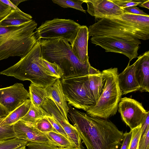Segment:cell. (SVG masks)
<instances>
[{
    "label": "cell",
    "mask_w": 149,
    "mask_h": 149,
    "mask_svg": "<svg viewBox=\"0 0 149 149\" xmlns=\"http://www.w3.org/2000/svg\"><path fill=\"white\" fill-rule=\"evenodd\" d=\"M69 117L87 149H119L124 133L111 122L69 108Z\"/></svg>",
    "instance_id": "6da1fadb"
},
{
    "label": "cell",
    "mask_w": 149,
    "mask_h": 149,
    "mask_svg": "<svg viewBox=\"0 0 149 149\" xmlns=\"http://www.w3.org/2000/svg\"><path fill=\"white\" fill-rule=\"evenodd\" d=\"M88 29L89 36H112L139 45L141 44L139 40L149 39V15L124 13L100 19Z\"/></svg>",
    "instance_id": "7a4b0ae2"
},
{
    "label": "cell",
    "mask_w": 149,
    "mask_h": 149,
    "mask_svg": "<svg viewBox=\"0 0 149 149\" xmlns=\"http://www.w3.org/2000/svg\"><path fill=\"white\" fill-rule=\"evenodd\" d=\"M33 20L17 26H0V61L11 56H24L38 41Z\"/></svg>",
    "instance_id": "3957f363"
},
{
    "label": "cell",
    "mask_w": 149,
    "mask_h": 149,
    "mask_svg": "<svg viewBox=\"0 0 149 149\" xmlns=\"http://www.w3.org/2000/svg\"><path fill=\"white\" fill-rule=\"evenodd\" d=\"M38 40L43 59L57 64L64 72L62 78L88 75L90 63H81L68 42L62 38Z\"/></svg>",
    "instance_id": "277c9868"
},
{
    "label": "cell",
    "mask_w": 149,
    "mask_h": 149,
    "mask_svg": "<svg viewBox=\"0 0 149 149\" xmlns=\"http://www.w3.org/2000/svg\"><path fill=\"white\" fill-rule=\"evenodd\" d=\"M22 81L28 80L40 87L46 88L57 79L48 75L43 65L40 45L38 40L33 48L16 64L0 72Z\"/></svg>",
    "instance_id": "5b68a950"
},
{
    "label": "cell",
    "mask_w": 149,
    "mask_h": 149,
    "mask_svg": "<svg viewBox=\"0 0 149 149\" xmlns=\"http://www.w3.org/2000/svg\"><path fill=\"white\" fill-rule=\"evenodd\" d=\"M101 72L104 79L102 93L97 101L86 111L91 116L107 120L116 113L122 94L118 68H111Z\"/></svg>",
    "instance_id": "8992f818"
},
{
    "label": "cell",
    "mask_w": 149,
    "mask_h": 149,
    "mask_svg": "<svg viewBox=\"0 0 149 149\" xmlns=\"http://www.w3.org/2000/svg\"><path fill=\"white\" fill-rule=\"evenodd\" d=\"M65 99L74 108L86 111L95 103L89 88L88 75L62 78Z\"/></svg>",
    "instance_id": "52a82bcc"
},
{
    "label": "cell",
    "mask_w": 149,
    "mask_h": 149,
    "mask_svg": "<svg viewBox=\"0 0 149 149\" xmlns=\"http://www.w3.org/2000/svg\"><path fill=\"white\" fill-rule=\"evenodd\" d=\"M81 26L71 19L54 18L42 23L35 32L38 40L62 38L72 46Z\"/></svg>",
    "instance_id": "ba28073f"
},
{
    "label": "cell",
    "mask_w": 149,
    "mask_h": 149,
    "mask_svg": "<svg viewBox=\"0 0 149 149\" xmlns=\"http://www.w3.org/2000/svg\"><path fill=\"white\" fill-rule=\"evenodd\" d=\"M118 109L122 120L130 130L143 124L149 114L141 103L130 97L121 98Z\"/></svg>",
    "instance_id": "9c48e42d"
},
{
    "label": "cell",
    "mask_w": 149,
    "mask_h": 149,
    "mask_svg": "<svg viewBox=\"0 0 149 149\" xmlns=\"http://www.w3.org/2000/svg\"><path fill=\"white\" fill-rule=\"evenodd\" d=\"M92 43L104 49L106 52H111L123 54L128 57L130 62L137 57L139 45L123 39L108 36L92 37Z\"/></svg>",
    "instance_id": "30bf717a"
},
{
    "label": "cell",
    "mask_w": 149,
    "mask_h": 149,
    "mask_svg": "<svg viewBox=\"0 0 149 149\" xmlns=\"http://www.w3.org/2000/svg\"><path fill=\"white\" fill-rule=\"evenodd\" d=\"M28 99L29 93L22 83L0 88V104L9 113Z\"/></svg>",
    "instance_id": "8fae6325"
},
{
    "label": "cell",
    "mask_w": 149,
    "mask_h": 149,
    "mask_svg": "<svg viewBox=\"0 0 149 149\" xmlns=\"http://www.w3.org/2000/svg\"><path fill=\"white\" fill-rule=\"evenodd\" d=\"M41 107L61 126L74 147L83 148L77 130L64 117L52 101L46 98Z\"/></svg>",
    "instance_id": "7c38bea8"
},
{
    "label": "cell",
    "mask_w": 149,
    "mask_h": 149,
    "mask_svg": "<svg viewBox=\"0 0 149 149\" xmlns=\"http://www.w3.org/2000/svg\"><path fill=\"white\" fill-rule=\"evenodd\" d=\"M87 6V12L95 19L113 17L125 13L123 9L111 0H84Z\"/></svg>",
    "instance_id": "4fadbf2b"
},
{
    "label": "cell",
    "mask_w": 149,
    "mask_h": 149,
    "mask_svg": "<svg viewBox=\"0 0 149 149\" xmlns=\"http://www.w3.org/2000/svg\"><path fill=\"white\" fill-rule=\"evenodd\" d=\"M13 128L16 137L18 139L29 142L52 144L56 146L46 133L41 132L34 127L27 125L21 120L13 124Z\"/></svg>",
    "instance_id": "5bb4252c"
},
{
    "label": "cell",
    "mask_w": 149,
    "mask_h": 149,
    "mask_svg": "<svg viewBox=\"0 0 149 149\" xmlns=\"http://www.w3.org/2000/svg\"><path fill=\"white\" fill-rule=\"evenodd\" d=\"M134 62V73L141 92H149V51L139 56Z\"/></svg>",
    "instance_id": "9a60e30c"
},
{
    "label": "cell",
    "mask_w": 149,
    "mask_h": 149,
    "mask_svg": "<svg viewBox=\"0 0 149 149\" xmlns=\"http://www.w3.org/2000/svg\"><path fill=\"white\" fill-rule=\"evenodd\" d=\"M89 37L88 28L86 26L81 25L71 46L74 54L83 64L90 63L88 52Z\"/></svg>",
    "instance_id": "2e32d148"
},
{
    "label": "cell",
    "mask_w": 149,
    "mask_h": 149,
    "mask_svg": "<svg viewBox=\"0 0 149 149\" xmlns=\"http://www.w3.org/2000/svg\"><path fill=\"white\" fill-rule=\"evenodd\" d=\"M47 98L52 101L64 117L68 121V116L69 108L64 97L63 87L60 79H57L51 85L45 88Z\"/></svg>",
    "instance_id": "e0dca14e"
},
{
    "label": "cell",
    "mask_w": 149,
    "mask_h": 149,
    "mask_svg": "<svg viewBox=\"0 0 149 149\" xmlns=\"http://www.w3.org/2000/svg\"><path fill=\"white\" fill-rule=\"evenodd\" d=\"M129 61L126 67L118 74V80L122 95L139 91V86L134 73V64L130 65Z\"/></svg>",
    "instance_id": "ac0fdd59"
},
{
    "label": "cell",
    "mask_w": 149,
    "mask_h": 149,
    "mask_svg": "<svg viewBox=\"0 0 149 149\" xmlns=\"http://www.w3.org/2000/svg\"><path fill=\"white\" fill-rule=\"evenodd\" d=\"M88 82L90 92L96 103L103 87L104 79L102 72L91 66L88 70Z\"/></svg>",
    "instance_id": "d6986e66"
},
{
    "label": "cell",
    "mask_w": 149,
    "mask_h": 149,
    "mask_svg": "<svg viewBox=\"0 0 149 149\" xmlns=\"http://www.w3.org/2000/svg\"><path fill=\"white\" fill-rule=\"evenodd\" d=\"M32 18L29 14L13 9L5 17L0 20V26H19L31 21Z\"/></svg>",
    "instance_id": "ffe728a7"
},
{
    "label": "cell",
    "mask_w": 149,
    "mask_h": 149,
    "mask_svg": "<svg viewBox=\"0 0 149 149\" xmlns=\"http://www.w3.org/2000/svg\"><path fill=\"white\" fill-rule=\"evenodd\" d=\"M31 104L30 99L26 101L21 105L10 113L2 120L1 123V126L13 125L20 120L27 113Z\"/></svg>",
    "instance_id": "44dd1931"
},
{
    "label": "cell",
    "mask_w": 149,
    "mask_h": 149,
    "mask_svg": "<svg viewBox=\"0 0 149 149\" xmlns=\"http://www.w3.org/2000/svg\"><path fill=\"white\" fill-rule=\"evenodd\" d=\"M49 115L41 107H36L31 103L29 110L20 120L29 126L35 127V123L37 120Z\"/></svg>",
    "instance_id": "7402d4cb"
},
{
    "label": "cell",
    "mask_w": 149,
    "mask_h": 149,
    "mask_svg": "<svg viewBox=\"0 0 149 149\" xmlns=\"http://www.w3.org/2000/svg\"><path fill=\"white\" fill-rule=\"evenodd\" d=\"M29 87L30 99L31 103L36 107H41L47 97L45 88L38 86L32 83Z\"/></svg>",
    "instance_id": "603a6c76"
},
{
    "label": "cell",
    "mask_w": 149,
    "mask_h": 149,
    "mask_svg": "<svg viewBox=\"0 0 149 149\" xmlns=\"http://www.w3.org/2000/svg\"><path fill=\"white\" fill-rule=\"evenodd\" d=\"M42 63L44 70L48 75L57 79H61L63 77L64 72L56 63L49 62L43 58Z\"/></svg>",
    "instance_id": "cb8c5ba5"
},
{
    "label": "cell",
    "mask_w": 149,
    "mask_h": 149,
    "mask_svg": "<svg viewBox=\"0 0 149 149\" xmlns=\"http://www.w3.org/2000/svg\"><path fill=\"white\" fill-rule=\"evenodd\" d=\"M56 143L57 146L60 147H74L73 144L63 135L58 132L51 131L46 133Z\"/></svg>",
    "instance_id": "d4e9b609"
},
{
    "label": "cell",
    "mask_w": 149,
    "mask_h": 149,
    "mask_svg": "<svg viewBox=\"0 0 149 149\" xmlns=\"http://www.w3.org/2000/svg\"><path fill=\"white\" fill-rule=\"evenodd\" d=\"M52 1L63 8H72L86 13V10L83 9L81 6L84 3V0H53Z\"/></svg>",
    "instance_id": "484cf974"
},
{
    "label": "cell",
    "mask_w": 149,
    "mask_h": 149,
    "mask_svg": "<svg viewBox=\"0 0 149 149\" xmlns=\"http://www.w3.org/2000/svg\"><path fill=\"white\" fill-rule=\"evenodd\" d=\"M29 141L17 138L0 142V149H15L26 146Z\"/></svg>",
    "instance_id": "4316f807"
},
{
    "label": "cell",
    "mask_w": 149,
    "mask_h": 149,
    "mask_svg": "<svg viewBox=\"0 0 149 149\" xmlns=\"http://www.w3.org/2000/svg\"><path fill=\"white\" fill-rule=\"evenodd\" d=\"M2 121H0V142L16 138L13 125L1 126L0 123Z\"/></svg>",
    "instance_id": "83f0119b"
},
{
    "label": "cell",
    "mask_w": 149,
    "mask_h": 149,
    "mask_svg": "<svg viewBox=\"0 0 149 149\" xmlns=\"http://www.w3.org/2000/svg\"><path fill=\"white\" fill-rule=\"evenodd\" d=\"M35 127L40 131L43 133H46L51 131L57 132L46 117L37 120L35 123Z\"/></svg>",
    "instance_id": "f1b7e54d"
},
{
    "label": "cell",
    "mask_w": 149,
    "mask_h": 149,
    "mask_svg": "<svg viewBox=\"0 0 149 149\" xmlns=\"http://www.w3.org/2000/svg\"><path fill=\"white\" fill-rule=\"evenodd\" d=\"M141 125L132 130L131 139L128 149H139V143L141 133Z\"/></svg>",
    "instance_id": "f546056e"
},
{
    "label": "cell",
    "mask_w": 149,
    "mask_h": 149,
    "mask_svg": "<svg viewBox=\"0 0 149 149\" xmlns=\"http://www.w3.org/2000/svg\"><path fill=\"white\" fill-rule=\"evenodd\" d=\"M146 0H116L111 1L122 9L139 5Z\"/></svg>",
    "instance_id": "4dcf8cb0"
},
{
    "label": "cell",
    "mask_w": 149,
    "mask_h": 149,
    "mask_svg": "<svg viewBox=\"0 0 149 149\" xmlns=\"http://www.w3.org/2000/svg\"><path fill=\"white\" fill-rule=\"evenodd\" d=\"M26 149H57V146L53 144L29 142Z\"/></svg>",
    "instance_id": "1f68e13d"
},
{
    "label": "cell",
    "mask_w": 149,
    "mask_h": 149,
    "mask_svg": "<svg viewBox=\"0 0 149 149\" xmlns=\"http://www.w3.org/2000/svg\"><path fill=\"white\" fill-rule=\"evenodd\" d=\"M46 118L54 128L57 132L63 135L71 142L62 127L55 120L52 116L49 114L48 116H46Z\"/></svg>",
    "instance_id": "d6a6232c"
},
{
    "label": "cell",
    "mask_w": 149,
    "mask_h": 149,
    "mask_svg": "<svg viewBox=\"0 0 149 149\" xmlns=\"http://www.w3.org/2000/svg\"><path fill=\"white\" fill-rule=\"evenodd\" d=\"M149 128L145 133L141 136L139 143V149H149Z\"/></svg>",
    "instance_id": "836d02e7"
},
{
    "label": "cell",
    "mask_w": 149,
    "mask_h": 149,
    "mask_svg": "<svg viewBox=\"0 0 149 149\" xmlns=\"http://www.w3.org/2000/svg\"><path fill=\"white\" fill-rule=\"evenodd\" d=\"M125 13H130L134 15L148 16V14L145 13L143 10L140 9L136 6H133L123 9Z\"/></svg>",
    "instance_id": "e575fe53"
},
{
    "label": "cell",
    "mask_w": 149,
    "mask_h": 149,
    "mask_svg": "<svg viewBox=\"0 0 149 149\" xmlns=\"http://www.w3.org/2000/svg\"><path fill=\"white\" fill-rule=\"evenodd\" d=\"M13 9L0 1V20L5 17Z\"/></svg>",
    "instance_id": "d590c367"
},
{
    "label": "cell",
    "mask_w": 149,
    "mask_h": 149,
    "mask_svg": "<svg viewBox=\"0 0 149 149\" xmlns=\"http://www.w3.org/2000/svg\"><path fill=\"white\" fill-rule=\"evenodd\" d=\"M132 131L124 133V138L120 149H128L131 139Z\"/></svg>",
    "instance_id": "8d00e7d4"
},
{
    "label": "cell",
    "mask_w": 149,
    "mask_h": 149,
    "mask_svg": "<svg viewBox=\"0 0 149 149\" xmlns=\"http://www.w3.org/2000/svg\"><path fill=\"white\" fill-rule=\"evenodd\" d=\"M148 128H149V114L148 115L145 121L141 124V136H143L145 133Z\"/></svg>",
    "instance_id": "74e56055"
},
{
    "label": "cell",
    "mask_w": 149,
    "mask_h": 149,
    "mask_svg": "<svg viewBox=\"0 0 149 149\" xmlns=\"http://www.w3.org/2000/svg\"><path fill=\"white\" fill-rule=\"evenodd\" d=\"M10 113L0 104V118L6 117Z\"/></svg>",
    "instance_id": "f35d334b"
},
{
    "label": "cell",
    "mask_w": 149,
    "mask_h": 149,
    "mask_svg": "<svg viewBox=\"0 0 149 149\" xmlns=\"http://www.w3.org/2000/svg\"><path fill=\"white\" fill-rule=\"evenodd\" d=\"M140 7L149 9V0H146L139 5Z\"/></svg>",
    "instance_id": "ab89813d"
},
{
    "label": "cell",
    "mask_w": 149,
    "mask_h": 149,
    "mask_svg": "<svg viewBox=\"0 0 149 149\" xmlns=\"http://www.w3.org/2000/svg\"><path fill=\"white\" fill-rule=\"evenodd\" d=\"M25 0H11L10 1L15 6L17 7L18 5L21 3L25 1Z\"/></svg>",
    "instance_id": "60d3db41"
},
{
    "label": "cell",
    "mask_w": 149,
    "mask_h": 149,
    "mask_svg": "<svg viewBox=\"0 0 149 149\" xmlns=\"http://www.w3.org/2000/svg\"><path fill=\"white\" fill-rule=\"evenodd\" d=\"M57 149H83L81 147H58Z\"/></svg>",
    "instance_id": "b9f144b4"
},
{
    "label": "cell",
    "mask_w": 149,
    "mask_h": 149,
    "mask_svg": "<svg viewBox=\"0 0 149 149\" xmlns=\"http://www.w3.org/2000/svg\"><path fill=\"white\" fill-rule=\"evenodd\" d=\"M15 149H26V146L21 147Z\"/></svg>",
    "instance_id": "7bdbcfd3"
},
{
    "label": "cell",
    "mask_w": 149,
    "mask_h": 149,
    "mask_svg": "<svg viewBox=\"0 0 149 149\" xmlns=\"http://www.w3.org/2000/svg\"><path fill=\"white\" fill-rule=\"evenodd\" d=\"M5 118H0V121L3 120Z\"/></svg>",
    "instance_id": "ee69618b"
}]
</instances>
